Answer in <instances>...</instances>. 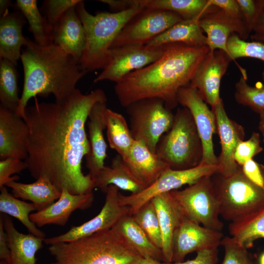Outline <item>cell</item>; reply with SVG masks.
<instances>
[{
  "instance_id": "cell-1",
  "label": "cell",
  "mask_w": 264,
  "mask_h": 264,
  "mask_svg": "<svg viewBox=\"0 0 264 264\" xmlns=\"http://www.w3.org/2000/svg\"><path fill=\"white\" fill-rule=\"evenodd\" d=\"M107 101L101 89L84 94L76 88L61 103L36 100L27 106L23 119L29 135L24 161L32 177H46L60 191L74 195L92 192L93 179L82 169L90 151L86 124L94 104Z\"/></svg>"
},
{
  "instance_id": "cell-2",
  "label": "cell",
  "mask_w": 264,
  "mask_h": 264,
  "mask_svg": "<svg viewBox=\"0 0 264 264\" xmlns=\"http://www.w3.org/2000/svg\"><path fill=\"white\" fill-rule=\"evenodd\" d=\"M165 46L158 59L130 73L116 84L115 93L122 106L126 108L141 99L158 98L168 109L176 108L179 90L190 84L210 51L207 45L175 43Z\"/></svg>"
},
{
  "instance_id": "cell-3",
  "label": "cell",
  "mask_w": 264,
  "mask_h": 264,
  "mask_svg": "<svg viewBox=\"0 0 264 264\" xmlns=\"http://www.w3.org/2000/svg\"><path fill=\"white\" fill-rule=\"evenodd\" d=\"M21 60L24 83L16 113L23 119L31 98L52 94L55 102L61 103L73 93L78 82L87 73L59 46L54 44L41 46L28 38Z\"/></svg>"
},
{
  "instance_id": "cell-4",
  "label": "cell",
  "mask_w": 264,
  "mask_h": 264,
  "mask_svg": "<svg viewBox=\"0 0 264 264\" xmlns=\"http://www.w3.org/2000/svg\"><path fill=\"white\" fill-rule=\"evenodd\" d=\"M48 250L59 264H137L142 258L112 228L50 245Z\"/></svg>"
},
{
  "instance_id": "cell-5",
  "label": "cell",
  "mask_w": 264,
  "mask_h": 264,
  "mask_svg": "<svg viewBox=\"0 0 264 264\" xmlns=\"http://www.w3.org/2000/svg\"><path fill=\"white\" fill-rule=\"evenodd\" d=\"M144 8L137 5L122 11L100 12L93 15L86 9L83 0L79 2L75 9L86 37L85 48L79 63L81 69L88 72L103 69L116 37L129 22Z\"/></svg>"
},
{
  "instance_id": "cell-6",
  "label": "cell",
  "mask_w": 264,
  "mask_h": 264,
  "mask_svg": "<svg viewBox=\"0 0 264 264\" xmlns=\"http://www.w3.org/2000/svg\"><path fill=\"white\" fill-rule=\"evenodd\" d=\"M156 154L173 170L190 169L201 163L202 143L188 109L177 110L172 127L157 144Z\"/></svg>"
},
{
  "instance_id": "cell-7",
  "label": "cell",
  "mask_w": 264,
  "mask_h": 264,
  "mask_svg": "<svg viewBox=\"0 0 264 264\" xmlns=\"http://www.w3.org/2000/svg\"><path fill=\"white\" fill-rule=\"evenodd\" d=\"M217 175L215 180H212L219 202L220 216L225 220L234 221L264 205V188L249 179L241 166L228 177Z\"/></svg>"
},
{
  "instance_id": "cell-8",
  "label": "cell",
  "mask_w": 264,
  "mask_h": 264,
  "mask_svg": "<svg viewBox=\"0 0 264 264\" xmlns=\"http://www.w3.org/2000/svg\"><path fill=\"white\" fill-rule=\"evenodd\" d=\"M126 108L130 130L135 140L143 141L153 153L165 133L172 126L174 115L158 98H147L134 102Z\"/></svg>"
},
{
  "instance_id": "cell-9",
  "label": "cell",
  "mask_w": 264,
  "mask_h": 264,
  "mask_svg": "<svg viewBox=\"0 0 264 264\" xmlns=\"http://www.w3.org/2000/svg\"><path fill=\"white\" fill-rule=\"evenodd\" d=\"M212 176L205 177L182 190L170 193L183 215L189 220L216 231H221L219 202Z\"/></svg>"
},
{
  "instance_id": "cell-10",
  "label": "cell",
  "mask_w": 264,
  "mask_h": 264,
  "mask_svg": "<svg viewBox=\"0 0 264 264\" xmlns=\"http://www.w3.org/2000/svg\"><path fill=\"white\" fill-rule=\"evenodd\" d=\"M219 170L218 165L202 163L184 170H177L168 168L154 183L141 192L128 196L119 192V203L128 207L129 214L132 215L155 196L176 190L185 185L193 184L203 178L219 173Z\"/></svg>"
},
{
  "instance_id": "cell-11",
  "label": "cell",
  "mask_w": 264,
  "mask_h": 264,
  "mask_svg": "<svg viewBox=\"0 0 264 264\" xmlns=\"http://www.w3.org/2000/svg\"><path fill=\"white\" fill-rule=\"evenodd\" d=\"M165 46L128 44L111 48L108 62L93 82L109 80L118 83L130 73L143 68L158 59Z\"/></svg>"
},
{
  "instance_id": "cell-12",
  "label": "cell",
  "mask_w": 264,
  "mask_h": 264,
  "mask_svg": "<svg viewBox=\"0 0 264 264\" xmlns=\"http://www.w3.org/2000/svg\"><path fill=\"white\" fill-rule=\"evenodd\" d=\"M182 20L178 14L172 11L145 8L125 26L110 48L128 44L145 45Z\"/></svg>"
},
{
  "instance_id": "cell-13",
  "label": "cell",
  "mask_w": 264,
  "mask_h": 264,
  "mask_svg": "<svg viewBox=\"0 0 264 264\" xmlns=\"http://www.w3.org/2000/svg\"><path fill=\"white\" fill-rule=\"evenodd\" d=\"M105 193L104 204L95 217L80 225L72 227L65 233L51 238H45L44 242L49 245L67 242L110 229L122 217L130 214V208L119 203V192L117 187L110 185Z\"/></svg>"
},
{
  "instance_id": "cell-14",
  "label": "cell",
  "mask_w": 264,
  "mask_h": 264,
  "mask_svg": "<svg viewBox=\"0 0 264 264\" xmlns=\"http://www.w3.org/2000/svg\"><path fill=\"white\" fill-rule=\"evenodd\" d=\"M177 101L178 103L188 109L195 123L202 146L200 163L218 165L213 143V135L217 132L213 111L208 108L198 90L189 85L180 88Z\"/></svg>"
},
{
  "instance_id": "cell-15",
  "label": "cell",
  "mask_w": 264,
  "mask_h": 264,
  "mask_svg": "<svg viewBox=\"0 0 264 264\" xmlns=\"http://www.w3.org/2000/svg\"><path fill=\"white\" fill-rule=\"evenodd\" d=\"M223 237L221 231L205 227L184 216L173 235L172 262H183L194 252L217 248Z\"/></svg>"
},
{
  "instance_id": "cell-16",
  "label": "cell",
  "mask_w": 264,
  "mask_h": 264,
  "mask_svg": "<svg viewBox=\"0 0 264 264\" xmlns=\"http://www.w3.org/2000/svg\"><path fill=\"white\" fill-rule=\"evenodd\" d=\"M231 61L222 51H209L189 84L198 90L203 100L212 108L221 99L220 96V82Z\"/></svg>"
},
{
  "instance_id": "cell-17",
  "label": "cell",
  "mask_w": 264,
  "mask_h": 264,
  "mask_svg": "<svg viewBox=\"0 0 264 264\" xmlns=\"http://www.w3.org/2000/svg\"><path fill=\"white\" fill-rule=\"evenodd\" d=\"M212 110L215 115L221 145V152L218 158V174L228 177L235 174L240 167L235 160L234 153L238 144L244 138V130L228 117L222 99Z\"/></svg>"
},
{
  "instance_id": "cell-18",
  "label": "cell",
  "mask_w": 264,
  "mask_h": 264,
  "mask_svg": "<svg viewBox=\"0 0 264 264\" xmlns=\"http://www.w3.org/2000/svg\"><path fill=\"white\" fill-rule=\"evenodd\" d=\"M198 23L206 34L210 51L220 50L228 56L226 44L230 36L236 33L245 40L251 33L243 18L230 17L219 8L204 15Z\"/></svg>"
},
{
  "instance_id": "cell-19",
  "label": "cell",
  "mask_w": 264,
  "mask_h": 264,
  "mask_svg": "<svg viewBox=\"0 0 264 264\" xmlns=\"http://www.w3.org/2000/svg\"><path fill=\"white\" fill-rule=\"evenodd\" d=\"M29 129L16 112L0 106V158L27 157V143Z\"/></svg>"
},
{
  "instance_id": "cell-20",
  "label": "cell",
  "mask_w": 264,
  "mask_h": 264,
  "mask_svg": "<svg viewBox=\"0 0 264 264\" xmlns=\"http://www.w3.org/2000/svg\"><path fill=\"white\" fill-rule=\"evenodd\" d=\"M94 200L92 192L74 195L63 189L60 198L46 208L30 215V219L37 227L48 224L64 226L76 210L90 207Z\"/></svg>"
},
{
  "instance_id": "cell-21",
  "label": "cell",
  "mask_w": 264,
  "mask_h": 264,
  "mask_svg": "<svg viewBox=\"0 0 264 264\" xmlns=\"http://www.w3.org/2000/svg\"><path fill=\"white\" fill-rule=\"evenodd\" d=\"M75 6L68 9L53 26L52 38L54 44L72 56L79 64L85 48L86 37Z\"/></svg>"
},
{
  "instance_id": "cell-22",
  "label": "cell",
  "mask_w": 264,
  "mask_h": 264,
  "mask_svg": "<svg viewBox=\"0 0 264 264\" xmlns=\"http://www.w3.org/2000/svg\"><path fill=\"white\" fill-rule=\"evenodd\" d=\"M107 102H98L93 106L88 118V139L90 151L86 156L88 174L92 178L105 166L107 145L103 131L106 129L105 113Z\"/></svg>"
},
{
  "instance_id": "cell-23",
  "label": "cell",
  "mask_w": 264,
  "mask_h": 264,
  "mask_svg": "<svg viewBox=\"0 0 264 264\" xmlns=\"http://www.w3.org/2000/svg\"><path fill=\"white\" fill-rule=\"evenodd\" d=\"M25 18L21 11H6L0 20V59H5L15 66L21 59L22 47L27 38L22 34Z\"/></svg>"
},
{
  "instance_id": "cell-24",
  "label": "cell",
  "mask_w": 264,
  "mask_h": 264,
  "mask_svg": "<svg viewBox=\"0 0 264 264\" xmlns=\"http://www.w3.org/2000/svg\"><path fill=\"white\" fill-rule=\"evenodd\" d=\"M151 200L155 208L160 227L163 262L171 263L173 235L184 216L170 192L156 196Z\"/></svg>"
},
{
  "instance_id": "cell-25",
  "label": "cell",
  "mask_w": 264,
  "mask_h": 264,
  "mask_svg": "<svg viewBox=\"0 0 264 264\" xmlns=\"http://www.w3.org/2000/svg\"><path fill=\"white\" fill-rule=\"evenodd\" d=\"M136 178L147 187L154 183L168 166L142 141L134 140L124 160Z\"/></svg>"
},
{
  "instance_id": "cell-26",
  "label": "cell",
  "mask_w": 264,
  "mask_h": 264,
  "mask_svg": "<svg viewBox=\"0 0 264 264\" xmlns=\"http://www.w3.org/2000/svg\"><path fill=\"white\" fill-rule=\"evenodd\" d=\"M94 188L106 192L108 187L114 185L119 189L136 194L147 187L132 173L122 157L117 154L112 159L110 166H105L93 178Z\"/></svg>"
},
{
  "instance_id": "cell-27",
  "label": "cell",
  "mask_w": 264,
  "mask_h": 264,
  "mask_svg": "<svg viewBox=\"0 0 264 264\" xmlns=\"http://www.w3.org/2000/svg\"><path fill=\"white\" fill-rule=\"evenodd\" d=\"M0 216L10 250L9 264H36V254L43 247L44 238L20 232L8 216Z\"/></svg>"
},
{
  "instance_id": "cell-28",
  "label": "cell",
  "mask_w": 264,
  "mask_h": 264,
  "mask_svg": "<svg viewBox=\"0 0 264 264\" xmlns=\"http://www.w3.org/2000/svg\"><path fill=\"white\" fill-rule=\"evenodd\" d=\"M112 228L142 258L163 262L161 249L152 242L132 215L122 217Z\"/></svg>"
},
{
  "instance_id": "cell-29",
  "label": "cell",
  "mask_w": 264,
  "mask_h": 264,
  "mask_svg": "<svg viewBox=\"0 0 264 264\" xmlns=\"http://www.w3.org/2000/svg\"><path fill=\"white\" fill-rule=\"evenodd\" d=\"M5 186L11 189L15 197L31 201L36 206L37 211L54 203L61 194V191L45 176L40 177L31 183L12 181Z\"/></svg>"
},
{
  "instance_id": "cell-30",
  "label": "cell",
  "mask_w": 264,
  "mask_h": 264,
  "mask_svg": "<svg viewBox=\"0 0 264 264\" xmlns=\"http://www.w3.org/2000/svg\"><path fill=\"white\" fill-rule=\"evenodd\" d=\"M200 19L183 20L156 36L146 45L159 46L181 43L191 46L207 45L206 36L199 25Z\"/></svg>"
},
{
  "instance_id": "cell-31",
  "label": "cell",
  "mask_w": 264,
  "mask_h": 264,
  "mask_svg": "<svg viewBox=\"0 0 264 264\" xmlns=\"http://www.w3.org/2000/svg\"><path fill=\"white\" fill-rule=\"evenodd\" d=\"M107 137L110 147L115 150L124 160L128 157L135 140L125 117L108 108L105 113Z\"/></svg>"
},
{
  "instance_id": "cell-32",
  "label": "cell",
  "mask_w": 264,
  "mask_h": 264,
  "mask_svg": "<svg viewBox=\"0 0 264 264\" xmlns=\"http://www.w3.org/2000/svg\"><path fill=\"white\" fill-rule=\"evenodd\" d=\"M231 237L248 249L257 240L264 239V205L236 220L228 227Z\"/></svg>"
},
{
  "instance_id": "cell-33",
  "label": "cell",
  "mask_w": 264,
  "mask_h": 264,
  "mask_svg": "<svg viewBox=\"0 0 264 264\" xmlns=\"http://www.w3.org/2000/svg\"><path fill=\"white\" fill-rule=\"evenodd\" d=\"M140 4L144 8L175 12L184 20L201 19L218 9L210 5L208 0H141Z\"/></svg>"
},
{
  "instance_id": "cell-34",
  "label": "cell",
  "mask_w": 264,
  "mask_h": 264,
  "mask_svg": "<svg viewBox=\"0 0 264 264\" xmlns=\"http://www.w3.org/2000/svg\"><path fill=\"white\" fill-rule=\"evenodd\" d=\"M0 211L18 220L32 234L38 237L45 238V234L40 230L30 219V215L37 211L36 206L19 199L10 194L5 186L0 188Z\"/></svg>"
},
{
  "instance_id": "cell-35",
  "label": "cell",
  "mask_w": 264,
  "mask_h": 264,
  "mask_svg": "<svg viewBox=\"0 0 264 264\" xmlns=\"http://www.w3.org/2000/svg\"><path fill=\"white\" fill-rule=\"evenodd\" d=\"M16 6L29 24V29L33 35L35 42L45 46L53 43L52 27L45 17L40 13L36 0H17Z\"/></svg>"
},
{
  "instance_id": "cell-36",
  "label": "cell",
  "mask_w": 264,
  "mask_h": 264,
  "mask_svg": "<svg viewBox=\"0 0 264 264\" xmlns=\"http://www.w3.org/2000/svg\"><path fill=\"white\" fill-rule=\"evenodd\" d=\"M20 100L15 66L7 60L0 59V106L16 112Z\"/></svg>"
},
{
  "instance_id": "cell-37",
  "label": "cell",
  "mask_w": 264,
  "mask_h": 264,
  "mask_svg": "<svg viewBox=\"0 0 264 264\" xmlns=\"http://www.w3.org/2000/svg\"><path fill=\"white\" fill-rule=\"evenodd\" d=\"M132 216L152 242L161 249L162 237L160 227L152 201L146 203Z\"/></svg>"
},
{
  "instance_id": "cell-38",
  "label": "cell",
  "mask_w": 264,
  "mask_h": 264,
  "mask_svg": "<svg viewBox=\"0 0 264 264\" xmlns=\"http://www.w3.org/2000/svg\"><path fill=\"white\" fill-rule=\"evenodd\" d=\"M234 94L236 101L240 104L248 106L260 113L264 110V84L258 82L255 86L248 85L247 79L241 76L235 85Z\"/></svg>"
},
{
  "instance_id": "cell-39",
  "label": "cell",
  "mask_w": 264,
  "mask_h": 264,
  "mask_svg": "<svg viewBox=\"0 0 264 264\" xmlns=\"http://www.w3.org/2000/svg\"><path fill=\"white\" fill-rule=\"evenodd\" d=\"M226 48L229 58L235 62L240 58H252L264 62V44L260 42H247L233 33L227 40Z\"/></svg>"
},
{
  "instance_id": "cell-40",
  "label": "cell",
  "mask_w": 264,
  "mask_h": 264,
  "mask_svg": "<svg viewBox=\"0 0 264 264\" xmlns=\"http://www.w3.org/2000/svg\"><path fill=\"white\" fill-rule=\"evenodd\" d=\"M224 255L220 264H258L248 249L232 237H224L221 242Z\"/></svg>"
},
{
  "instance_id": "cell-41",
  "label": "cell",
  "mask_w": 264,
  "mask_h": 264,
  "mask_svg": "<svg viewBox=\"0 0 264 264\" xmlns=\"http://www.w3.org/2000/svg\"><path fill=\"white\" fill-rule=\"evenodd\" d=\"M262 151L259 134L253 132L248 140H242L239 143L234 153V158L237 163L242 166Z\"/></svg>"
},
{
  "instance_id": "cell-42",
  "label": "cell",
  "mask_w": 264,
  "mask_h": 264,
  "mask_svg": "<svg viewBox=\"0 0 264 264\" xmlns=\"http://www.w3.org/2000/svg\"><path fill=\"white\" fill-rule=\"evenodd\" d=\"M81 0H46L44 2L45 17L52 27L70 8L75 6Z\"/></svg>"
},
{
  "instance_id": "cell-43",
  "label": "cell",
  "mask_w": 264,
  "mask_h": 264,
  "mask_svg": "<svg viewBox=\"0 0 264 264\" xmlns=\"http://www.w3.org/2000/svg\"><path fill=\"white\" fill-rule=\"evenodd\" d=\"M27 169L24 160L15 158H6L0 161V188L5 186L9 182L19 179L18 176H12Z\"/></svg>"
},
{
  "instance_id": "cell-44",
  "label": "cell",
  "mask_w": 264,
  "mask_h": 264,
  "mask_svg": "<svg viewBox=\"0 0 264 264\" xmlns=\"http://www.w3.org/2000/svg\"><path fill=\"white\" fill-rule=\"evenodd\" d=\"M242 17L251 32L261 10L257 0H237Z\"/></svg>"
},
{
  "instance_id": "cell-45",
  "label": "cell",
  "mask_w": 264,
  "mask_h": 264,
  "mask_svg": "<svg viewBox=\"0 0 264 264\" xmlns=\"http://www.w3.org/2000/svg\"><path fill=\"white\" fill-rule=\"evenodd\" d=\"M243 173L252 182L264 188V166L254 160L245 162L242 166Z\"/></svg>"
},
{
  "instance_id": "cell-46",
  "label": "cell",
  "mask_w": 264,
  "mask_h": 264,
  "mask_svg": "<svg viewBox=\"0 0 264 264\" xmlns=\"http://www.w3.org/2000/svg\"><path fill=\"white\" fill-rule=\"evenodd\" d=\"M219 249H204L197 252L196 257L192 260L180 262L165 263L162 264H218Z\"/></svg>"
},
{
  "instance_id": "cell-47",
  "label": "cell",
  "mask_w": 264,
  "mask_h": 264,
  "mask_svg": "<svg viewBox=\"0 0 264 264\" xmlns=\"http://www.w3.org/2000/svg\"><path fill=\"white\" fill-rule=\"evenodd\" d=\"M208 1L210 5L217 7L230 17L243 18L237 0H208Z\"/></svg>"
},
{
  "instance_id": "cell-48",
  "label": "cell",
  "mask_w": 264,
  "mask_h": 264,
  "mask_svg": "<svg viewBox=\"0 0 264 264\" xmlns=\"http://www.w3.org/2000/svg\"><path fill=\"white\" fill-rule=\"evenodd\" d=\"M0 259L9 264L10 262V250L5 232L2 218H0Z\"/></svg>"
},
{
  "instance_id": "cell-49",
  "label": "cell",
  "mask_w": 264,
  "mask_h": 264,
  "mask_svg": "<svg viewBox=\"0 0 264 264\" xmlns=\"http://www.w3.org/2000/svg\"><path fill=\"white\" fill-rule=\"evenodd\" d=\"M117 12L125 10L137 5H140V0H100Z\"/></svg>"
},
{
  "instance_id": "cell-50",
  "label": "cell",
  "mask_w": 264,
  "mask_h": 264,
  "mask_svg": "<svg viewBox=\"0 0 264 264\" xmlns=\"http://www.w3.org/2000/svg\"><path fill=\"white\" fill-rule=\"evenodd\" d=\"M250 37L253 41L264 44V13L261 12L257 22L252 30Z\"/></svg>"
},
{
  "instance_id": "cell-51",
  "label": "cell",
  "mask_w": 264,
  "mask_h": 264,
  "mask_svg": "<svg viewBox=\"0 0 264 264\" xmlns=\"http://www.w3.org/2000/svg\"><path fill=\"white\" fill-rule=\"evenodd\" d=\"M12 2L8 0H0V16L8 11V7L11 6Z\"/></svg>"
},
{
  "instance_id": "cell-52",
  "label": "cell",
  "mask_w": 264,
  "mask_h": 264,
  "mask_svg": "<svg viewBox=\"0 0 264 264\" xmlns=\"http://www.w3.org/2000/svg\"><path fill=\"white\" fill-rule=\"evenodd\" d=\"M137 264H162L161 262L150 258H142Z\"/></svg>"
},
{
  "instance_id": "cell-53",
  "label": "cell",
  "mask_w": 264,
  "mask_h": 264,
  "mask_svg": "<svg viewBox=\"0 0 264 264\" xmlns=\"http://www.w3.org/2000/svg\"><path fill=\"white\" fill-rule=\"evenodd\" d=\"M260 120L259 122V129L264 136V110L260 113Z\"/></svg>"
},
{
  "instance_id": "cell-54",
  "label": "cell",
  "mask_w": 264,
  "mask_h": 264,
  "mask_svg": "<svg viewBox=\"0 0 264 264\" xmlns=\"http://www.w3.org/2000/svg\"><path fill=\"white\" fill-rule=\"evenodd\" d=\"M257 1L261 11L264 13V0H258Z\"/></svg>"
},
{
  "instance_id": "cell-55",
  "label": "cell",
  "mask_w": 264,
  "mask_h": 264,
  "mask_svg": "<svg viewBox=\"0 0 264 264\" xmlns=\"http://www.w3.org/2000/svg\"><path fill=\"white\" fill-rule=\"evenodd\" d=\"M259 264H264V252L261 255Z\"/></svg>"
},
{
  "instance_id": "cell-56",
  "label": "cell",
  "mask_w": 264,
  "mask_h": 264,
  "mask_svg": "<svg viewBox=\"0 0 264 264\" xmlns=\"http://www.w3.org/2000/svg\"><path fill=\"white\" fill-rule=\"evenodd\" d=\"M262 79H263V84H264V69L262 72Z\"/></svg>"
},
{
  "instance_id": "cell-57",
  "label": "cell",
  "mask_w": 264,
  "mask_h": 264,
  "mask_svg": "<svg viewBox=\"0 0 264 264\" xmlns=\"http://www.w3.org/2000/svg\"><path fill=\"white\" fill-rule=\"evenodd\" d=\"M0 264H8L7 263H6V262L4 261H0Z\"/></svg>"
},
{
  "instance_id": "cell-58",
  "label": "cell",
  "mask_w": 264,
  "mask_h": 264,
  "mask_svg": "<svg viewBox=\"0 0 264 264\" xmlns=\"http://www.w3.org/2000/svg\"><path fill=\"white\" fill-rule=\"evenodd\" d=\"M50 264H59L58 263H57V262H55L54 263Z\"/></svg>"
},
{
  "instance_id": "cell-59",
  "label": "cell",
  "mask_w": 264,
  "mask_h": 264,
  "mask_svg": "<svg viewBox=\"0 0 264 264\" xmlns=\"http://www.w3.org/2000/svg\"><path fill=\"white\" fill-rule=\"evenodd\" d=\"M263 137H264V138H263V140H264V136H263Z\"/></svg>"
}]
</instances>
